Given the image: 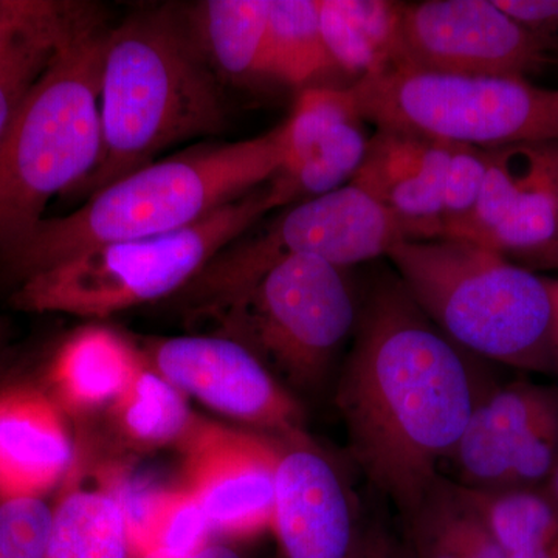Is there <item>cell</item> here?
<instances>
[{
  "label": "cell",
  "mask_w": 558,
  "mask_h": 558,
  "mask_svg": "<svg viewBox=\"0 0 558 558\" xmlns=\"http://www.w3.org/2000/svg\"><path fill=\"white\" fill-rule=\"evenodd\" d=\"M469 355L399 278L381 279L359 312L336 405L352 458L403 519L427 497L487 389Z\"/></svg>",
  "instance_id": "cell-1"
},
{
  "label": "cell",
  "mask_w": 558,
  "mask_h": 558,
  "mask_svg": "<svg viewBox=\"0 0 558 558\" xmlns=\"http://www.w3.org/2000/svg\"><path fill=\"white\" fill-rule=\"evenodd\" d=\"M284 150L281 123L258 137L153 161L92 194L70 215L44 219L0 263L21 284L87 250L185 229L269 182Z\"/></svg>",
  "instance_id": "cell-2"
},
{
  "label": "cell",
  "mask_w": 558,
  "mask_h": 558,
  "mask_svg": "<svg viewBox=\"0 0 558 558\" xmlns=\"http://www.w3.org/2000/svg\"><path fill=\"white\" fill-rule=\"evenodd\" d=\"M101 156L73 191L90 197L182 142L222 134L227 110L204 49L172 9L109 31L102 58Z\"/></svg>",
  "instance_id": "cell-3"
},
{
  "label": "cell",
  "mask_w": 558,
  "mask_h": 558,
  "mask_svg": "<svg viewBox=\"0 0 558 558\" xmlns=\"http://www.w3.org/2000/svg\"><path fill=\"white\" fill-rule=\"evenodd\" d=\"M387 258L422 312L468 354L558 369L550 279L462 238L403 240Z\"/></svg>",
  "instance_id": "cell-4"
},
{
  "label": "cell",
  "mask_w": 558,
  "mask_h": 558,
  "mask_svg": "<svg viewBox=\"0 0 558 558\" xmlns=\"http://www.w3.org/2000/svg\"><path fill=\"white\" fill-rule=\"evenodd\" d=\"M109 31L62 44L21 101L0 142V256L43 222L53 197L73 193L101 156L100 86Z\"/></svg>",
  "instance_id": "cell-5"
},
{
  "label": "cell",
  "mask_w": 558,
  "mask_h": 558,
  "mask_svg": "<svg viewBox=\"0 0 558 558\" xmlns=\"http://www.w3.org/2000/svg\"><path fill=\"white\" fill-rule=\"evenodd\" d=\"M277 208L269 180L185 229L101 245L39 271L17 284L11 304L35 314L102 319L168 299Z\"/></svg>",
  "instance_id": "cell-6"
},
{
  "label": "cell",
  "mask_w": 558,
  "mask_h": 558,
  "mask_svg": "<svg viewBox=\"0 0 558 558\" xmlns=\"http://www.w3.org/2000/svg\"><path fill=\"white\" fill-rule=\"evenodd\" d=\"M359 312L347 269L317 256H292L190 318L250 349L278 379L310 389L328 376Z\"/></svg>",
  "instance_id": "cell-7"
},
{
  "label": "cell",
  "mask_w": 558,
  "mask_h": 558,
  "mask_svg": "<svg viewBox=\"0 0 558 558\" xmlns=\"http://www.w3.org/2000/svg\"><path fill=\"white\" fill-rule=\"evenodd\" d=\"M348 90L362 119L377 130L414 132L484 150L558 145V89L526 78L391 65Z\"/></svg>",
  "instance_id": "cell-8"
},
{
  "label": "cell",
  "mask_w": 558,
  "mask_h": 558,
  "mask_svg": "<svg viewBox=\"0 0 558 558\" xmlns=\"http://www.w3.org/2000/svg\"><path fill=\"white\" fill-rule=\"evenodd\" d=\"M400 241L402 231L387 209L348 183L256 223L216 255L179 296L189 312L204 310L247 289L292 256H317L347 269L387 256Z\"/></svg>",
  "instance_id": "cell-9"
},
{
  "label": "cell",
  "mask_w": 558,
  "mask_h": 558,
  "mask_svg": "<svg viewBox=\"0 0 558 558\" xmlns=\"http://www.w3.org/2000/svg\"><path fill=\"white\" fill-rule=\"evenodd\" d=\"M557 62L554 51L495 0L400 3L392 65L444 75L526 78Z\"/></svg>",
  "instance_id": "cell-10"
},
{
  "label": "cell",
  "mask_w": 558,
  "mask_h": 558,
  "mask_svg": "<svg viewBox=\"0 0 558 558\" xmlns=\"http://www.w3.org/2000/svg\"><path fill=\"white\" fill-rule=\"evenodd\" d=\"M558 462V388L513 381L487 388L449 461L472 490L545 486Z\"/></svg>",
  "instance_id": "cell-11"
},
{
  "label": "cell",
  "mask_w": 558,
  "mask_h": 558,
  "mask_svg": "<svg viewBox=\"0 0 558 558\" xmlns=\"http://www.w3.org/2000/svg\"><path fill=\"white\" fill-rule=\"evenodd\" d=\"M153 369L186 398L274 438L306 432L303 407L250 349L215 336L170 337L142 349Z\"/></svg>",
  "instance_id": "cell-12"
},
{
  "label": "cell",
  "mask_w": 558,
  "mask_h": 558,
  "mask_svg": "<svg viewBox=\"0 0 558 558\" xmlns=\"http://www.w3.org/2000/svg\"><path fill=\"white\" fill-rule=\"evenodd\" d=\"M182 454V486L216 538L247 539L271 531L279 438L199 418Z\"/></svg>",
  "instance_id": "cell-13"
},
{
  "label": "cell",
  "mask_w": 558,
  "mask_h": 558,
  "mask_svg": "<svg viewBox=\"0 0 558 558\" xmlns=\"http://www.w3.org/2000/svg\"><path fill=\"white\" fill-rule=\"evenodd\" d=\"M486 159L475 207L447 236L476 242L506 258L517 255L554 266L558 201L553 145L486 149Z\"/></svg>",
  "instance_id": "cell-14"
},
{
  "label": "cell",
  "mask_w": 558,
  "mask_h": 558,
  "mask_svg": "<svg viewBox=\"0 0 558 558\" xmlns=\"http://www.w3.org/2000/svg\"><path fill=\"white\" fill-rule=\"evenodd\" d=\"M363 531L336 459L307 432L279 438L271 523L279 558H357Z\"/></svg>",
  "instance_id": "cell-15"
},
{
  "label": "cell",
  "mask_w": 558,
  "mask_h": 558,
  "mask_svg": "<svg viewBox=\"0 0 558 558\" xmlns=\"http://www.w3.org/2000/svg\"><path fill=\"white\" fill-rule=\"evenodd\" d=\"M462 146L428 135L377 130L352 185L379 202L405 241L446 236L447 196Z\"/></svg>",
  "instance_id": "cell-16"
},
{
  "label": "cell",
  "mask_w": 558,
  "mask_h": 558,
  "mask_svg": "<svg viewBox=\"0 0 558 558\" xmlns=\"http://www.w3.org/2000/svg\"><path fill=\"white\" fill-rule=\"evenodd\" d=\"M363 123L348 87L301 92L292 116L284 121V160L270 179L281 208L351 183L368 150Z\"/></svg>",
  "instance_id": "cell-17"
},
{
  "label": "cell",
  "mask_w": 558,
  "mask_h": 558,
  "mask_svg": "<svg viewBox=\"0 0 558 558\" xmlns=\"http://www.w3.org/2000/svg\"><path fill=\"white\" fill-rule=\"evenodd\" d=\"M76 464V446L62 413L40 381L0 385V502L46 498Z\"/></svg>",
  "instance_id": "cell-18"
},
{
  "label": "cell",
  "mask_w": 558,
  "mask_h": 558,
  "mask_svg": "<svg viewBox=\"0 0 558 558\" xmlns=\"http://www.w3.org/2000/svg\"><path fill=\"white\" fill-rule=\"evenodd\" d=\"M145 362L123 333L87 325L58 344L44 369L43 387L69 418L106 413Z\"/></svg>",
  "instance_id": "cell-19"
},
{
  "label": "cell",
  "mask_w": 558,
  "mask_h": 558,
  "mask_svg": "<svg viewBox=\"0 0 558 558\" xmlns=\"http://www.w3.org/2000/svg\"><path fill=\"white\" fill-rule=\"evenodd\" d=\"M53 502L44 558H134L126 513L110 487H83L72 472Z\"/></svg>",
  "instance_id": "cell-20"
},
{
  "label": "cell",
  "mask_w": 558,
  "mask_h": 558,
  "mask_svg": "<svg viewBox=\"0 0 558 558\" xmlns=\"http://www.w3.org/2000/svg\"><path fill=\"white\" fill-rule=\"evenodd\" d=\"M105 414L123 447L142 453L179 449L201 418L189 398L153 369L146 357L130 387Z\"/></svg>",
  "instance_id": "cell-21"
},
{
  "label": "cell",
  "mask_w": 558,
  "mask_h": 558,
  "mask_svg": "<svg viewBox=\"0 0 558 558\" xmlns=\"http://www.w3.org/2000/svg\"><path fill=\"white\" fill-rule=\"evenodd\" d=\"M399 13L400 2L319 0L323 39L336 69L360 80L391 68Z\"/></svg>",
  "instance_id": "cell-22"
},
{
  "label": "cell",
  "mask_w": 558,
  "mask_h": 558,
  "mask_svg": "<svg viewBox=\"0 0 558 558\" xmlns=\"http://www.w3.org/2000/svg\"><path fill=\"white\" fill-rule=\"evenodd\" d=\"M332 69L319 25V0H270L260 76L303 87Z\"/></svg>",
  "instance_id": "cell-23"
},
{
  "label": "cell",
  "mask_w": 558,
  "mask_h": 558,
  "mask_svg": "<svg viewBox=\"0 0 558 558\" xmlns=\"http://www.w3.org/2000/svg\"><path fill=\"white\" fill-rule=\"evenodd\" d=\"M270 0H208L201 7L204 49L233 80L260 76Z\"/></svg>",
  "instance_id": "cell-24"
},
{
  "label": "cell",
  "mask_w": 558,
  "mask_h": 558,
  "mask_svg": "<svg viewBox=\"0 0 558 558\" xmlns=\"http://www.w3.org/2000/svg\"><path fill=\"white\" fill-rule=\"evenodd\" d=\"M94 25L97 24L33 36L22 40L0 60V142L21 101L49 65L57 50L73 36Z\"/></svg>",
  "instance_id": "cell-25"
},
{
  "label": "cell",
  "mask_w": 558,
  "mask_h": 558,
  "mask_svg": "<svg viewBox=\"0 0 558 558\" xmlns=\"http://www.w3.org/2000/svg\"><path fill=\"white\" fill-rule=\"evenodd\" d=\"M405 543L411 558H464L449 505V481L439 476L427 497L405 519Z\"/></svg>",
  "instance_id": "cell-26"
},
{
  "label": "cell",
  "mask_w": 558,
  "mask_h": 558,
  "mask_svg": "<svg viewBox=\"0 0 558 558\" xmlns=\"http://www.w3.org/2000/svg\"><path fill=\"white\" fill-rule=\"evenodd\" d=\"M53 502L22 498L0 502V558H44Z\"/></svg>",
  "instance_id": "cell-27"
},
{
  "label": "cell",
  "mask_w": 558,
  "mask_h": 558,
  "mask_svg": "<svg viewBox=\"0 0 558 558\" xmlns=\"http://www.w3.org/2000/svg\"><path fill=\"white\" fill-rule=\"evenodd\" d=\"M357 558H411L403 539L381 527H369L363 531Z\"/></svg>",
  "instance_id": "cell-28"
},
{
  "label": "cell",
  "mask_w": 558,
  "mask_h": 558,
  "mask_svg": "<svg viewBox=\"0 0 558 558\" xmlns=\"http://www.w3.org/2000/svg\"><path fill=\"white\" fill-rule=\"evenodd\" d=\"M137 558H245L240 550L234 548L233 543L227 539L209 538L196 548L172 550V549H149L140 554Z\"/></svg>",
  "instance_id": "cell-29"
},
{
  "label": "cell",
  "mask_w": 558,
  "mask_h": 558,
  "mask_svg": "<svg viewBox=\"0 0 558 558\" xmlns=\"http://www.w3.org/2000/svg\"><path fill=\"white\" fill-rule=\"evenodd\" d=\"M506 558H558V531L529 543Z\"/></svg>",
  "instance_id": "cell-30"
},
{
  "label": "cell",
  "mask_w": 558,
  "mask_h": 558,
  "mask_svg": "<svg viewBox=\"0 0 558 558\" xmlns=\"http://www.w3.org/2000/svg\"><path fill=\"white\" fill-rule=\"evenodd\" d=\"M554 296V339H556V348L558 354V279H550Z\"/></svg>",
  "instance_id": "cell-31"
},
{
  "label": "cell",
  "mask_w": 558,
  "mask_h": 558,
  "mask_svg": "<svg viewBox=\"0 0 558 558\" xmlns=\"http://www.w3.org/2000/svg\"><path fill=\"white\" fill-rule=\"evenodd\" d=\"M546 490L549 492L550 497L556 499L558 505V462L554 472L550 473L549 480L545 484Z\"/></svg>",
  "instance_id": "cell-32"
},
{
  "label": "cell",
  "mask_w": 558,
  "mask_h": 558,
  "mask_svg": "<svg viewBox=\"0 0 558 558\" xmlns=\"http://www.w3.org/2000/svg\"><path fill=\"white\" fill-rule=\"evenodd\" d=\"M553 160H554V174H556V189H557V201H558V145H553ZM554 266H558V247L556 252V259H554Z\"/></svg>",
  "instance_id": "cell-33"
},
{
  "label": "cell",
  "mask_w": 558,
  "mask_h": 558,
  "mask_svg": "<svg viewBox=\"0 0 558 558\" xmlns=\"http://www.w3.org/2000/svg\"><path fill=\"white\" fill-rule=\"evenodd\" d=\"M10 0H0V14L3 13L7 9H9Z\"/></svg>",
  "instance_id": "cell-34"
}]
</instances>
